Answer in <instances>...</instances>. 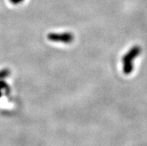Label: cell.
<instances>
[{
	"label": "cell",
	"mask_w": 147,
	"mask_h": 146,
	"mask_svg": "<svg viewBox=\"0 0 147 146\" xmlns=\"http://www.w3.org/2000/svg\"><path fill=\"white\" fill-rule=\"evenodd\" d=\"M47 38L49 40L52 42H60V43H69L73 42L74 39V36L73 34L70 33H63V34H56L50 33L47 35Z\"/></svg>",
	"instance_id": "1"
},
{
	"label": "cell",
	"mask_w": 147,
	"mask_h": 146,
	"mask_svg": "<svg viewBox=\"0 0 147 146\" xmlns=\"http://www.w3.org/2000/svg\"><path fill=\"white\" fill-rule=\"evenodd\" d=\"M140 52H141V48L140 46H135L132 47L123 57V63H127V62H132L133 60L135 59L140 54Z\"/></svg>",
	"instance_id": "2"
},
{
	"label": "cell",
	"mask_w": 147,
	"mask_h": 146,
	"mask_svg": "<svg viewBox=\"0 0 147 146\" xmlns=\"http://www.w3.org/2000/svg\"><path fill=\"white\" fill-rule=\"evenodd\" d=\"M134 69V65L132 62H127V63H123V71L125 75H129L133 72Z\"/></svg>",
	"instance_id": "3"
},
{
	"label": "cell",
	"mask_w": 147,
	"mask_h": 146,
	"mask_svg": "<svg viewBox=\"0 0 147 146\" xmlns=\"http://www.w3.org/2000/svg\"><path fill=\"white\" fill-rule=\"evenodd\" d=\"M10 75V70L8 69H4L0 70V80L3 79L5 78H7Z\"/></svg>",
	"instance_id": "4"
},
{
	"label": "cell",
	"mask_w": 147,
	"mask_h": 146,
	"mask_svg": "<svg viewBox=\"0 0 147 146\" xmlns=\"http://www.w3.org/2000/svg\"><path fill=\"white\" fill-rule=\"evenodd\" d=\"M8 85L7 84L6 82H5L4 81H0V90L2 91V89H5V91L8 92Z\"/></svg>",
	"instance_id": "5"
},
{
	"label": "cell",
	"mask_w": 147,
	"mask_h": 146,
	"mask_svg": "<svg viewBox=\"0 0 147 146\" xmlns=\"http://www.w3.org/2000/svg\"><path fill=\"white\" fill-rule=\"evenodd\" d=\"M23 0H10V2L12 4H14V5H17V4L20 3L21 2H22Z\"/></svg>",
	"instance_id": "6"
}]
</instances>
